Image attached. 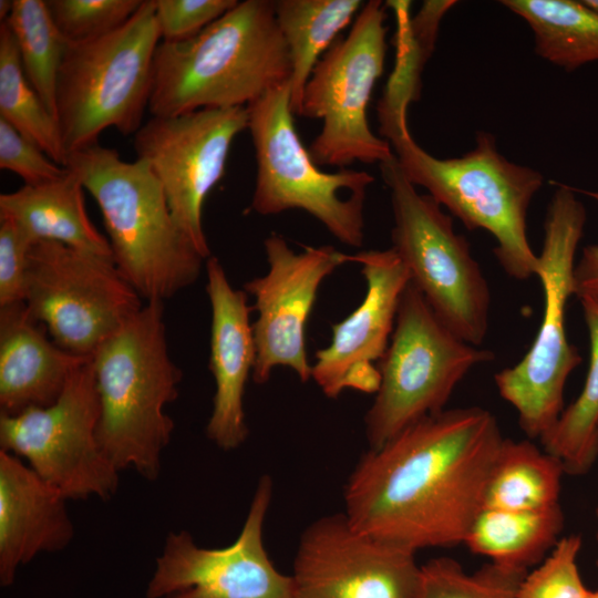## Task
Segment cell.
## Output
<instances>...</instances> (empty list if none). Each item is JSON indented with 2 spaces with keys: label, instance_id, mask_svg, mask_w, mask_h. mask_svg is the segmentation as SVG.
<instances>
[{
  "label": "cell",
  "instance_id": "obj_1",
  "mask_svg": "<svg viewBox=\"0 0 598 598\" xmlns=\"http://www.w3.org/2000/svg\"><path fill=\"white\" fill-rule=\"evenodd\" d=\"M503 440L480 406L425 416L361 456L344 486V515L414 553L464 544Z\"/></svg>",
  "mask_w": 598,
  "mask_h": 598
},
{
  "label": "cell",
  "instance_id": "obj_2",
  "mask_svg": "<svg viewBox=\"0 0 598 598\" xmlns=\"http://www.w3.org/2000/svg\"><path fill=\"white\" fill-rule=\"evenodd\" d=\"M290 73L275 1H238L198 34L159 42L148 112L175 116L203 109L247 107L289 83Z\"/></svg>",
  "mask_w": 598,
  "mask_h": 598
},
{
  "label": "cell",
  "instance_id": "obj_3",
  "mask_svg": "<svg viewBox=\"0 0 598 598\" xmlns=\"http://www.w3.org/2000/svg\"><path fill=\"white\" fill-rule=\"evenodd\" d=\"M381 133L391 144L406 178L424 187L468 229H484L496 241L494 255L512 278L537 276L538 256L527 238V212L544 183L528 166L509 162L497 150L495 137L478 132L475 146L453 158H437L410 135L405 112L380 111Z\"/></svg>",
  "mask_w": 598,
  "mask_h": 598
},
{
  "label": "cell",
  "instance_id": "obj_4",
  "mask_svg": "<svg viewBox=\"0 0 598 598\" xmlns=\"http://www.w3.org/2000/svg\"><path fill=\"white\" fill-rule=\"evenodd\" d=\"M64 167L95 199L114 264L142 299L164 302L197 280L206 259L177 227L146 162L96 142L69 153Z\"/></svg>",
  "mask_w": 598,
  "mask_h": 598
},
{
  "label": "cell",
  "instance_id": "obj_5",
  "mask_svg": "<svg viewBox=\"0 0 598 598\" xmlns=\"http://www.w3.org/2000/svg\"><path fill=\"white\" fill-rule=\"evenodd\" d=\"M100 400L99 441L121 472L155 481L174 421L182 370L168 353L164 303L146 302L91 358Z\"/></svg>",
  "mask_w": 598,
  "mask_h": 598
},
{
  "label": "cell",
  "instance_id": "obj_6",
  "mask_svg": "<svg viewBox=\"0 0 598 598\" xmlns=\"http://www.w3.org/2000/svg\"><path fill=\"white\" fill-rule=\"evenodd\" d=\"M159 42L154 0H143L118 29L68 43L55 87V120L66 156L99 142L106 128L123 135L140 130Z\"/></svg>",
  "mask_w": 598,
  "mask_h": 598
},
{
  "label": "cell",
  "instance_id": "obj_7",
  "mask_svg": "<svg viewBox=\"0 0 598 598\" xmlns=\"http://www.w3.org/2000/svg\"><path fill=\"white\" fill-rule=\"evenodd\" d=\"M556 186L546 210L538 256L537 277L544 293L540 327L523 359L494 377L499 395L516 410L518 424L530 440H540L557 423L565 409L567 380L581 362L567 337L566 310L575 296V257L587 213L573 187Z\"/></svg>",
  "mask_w": 598,
  "mask_h": 598
},
{
  "label": "cell",
  "instance_id": "obj_8",
  "mask_svg": "<svg viewBox=\"0 0 598 598\" xmlns=\"http://www.w3.org/2000/svg\"><path fill=\"white\" fill-rule=\"evenodd\" d=\"M257 164L250 209L264 216L301 209L340 243L361 247L364 199L374 177L365 171L319 169L293 123L286 83L247 106Z\"/></svg>",
  "mask_w": 598,
  "mask_h": 598
},
{
  "label": "cell",
  "instance_id": "obj_9",
  "mask_svg": "<svg viewBox=\"0 0 598 598\" xmlns=\"http://www.w3.org/2000/svg\"><path fill=\"white\" fill-rule=\"evenodd\" d=\"M380 169L393 213L391 248L406 266L410 281L448 329L481 346L489 327L491 290L470 243L439 203L415 190L395 155Z\"/></svg>",
  "mask_w": 598,
  "mask_h": 598
},
{
  "label": "cell",
  "instance_id": "obj_10",
  "mask_svg": "<svg viewBox=\"0 0 598 598\" xmlns=\"http://www.w3.org/2000/svg\"><path fill=\"white\" fill-rule=\"evenodd\" d=\"M494 357L491 350L470 344L448 329L410 281L400 299L389 347L378 364L379 389L364 416L370 448L445 410L464 377Z\"/></svg>",
  "mask_w": 598,
  "mask_h": 598
},
{
  "label": "cell",
  "instance_id": "obj_11",
  "mask_svg": "<svg viewBox=\"0 0 598 598\" xmlns=\"http://www.w3.org/2000/svg\"><path fill=\"white\" fill-rule=\"evenodd\" d=\"M381 1L370 0L348 35L320 58L305 86L300 115L322 122L309 146L317 165L382 164L394 156L391 144L377 136L367 110L384 69L386 28Z\"/></svg>",
  "mask_w": 598,
  "mask_h": 598
},
{
  "label": "cell",
  "instance_id": "obj_12",
  "mask_svg": "<svg viewBox=\"0 0 598 598\" xmlns=\"http://www.w3.org/2000/svg\"><path fill=\"white\" fill-rule=\"evenodd\" d=\"M24 303L60 348L82 358L144 306L112 258L52 240L30 248Z\"/></svg>",
  "mask_w": 598,
  "mask_h": 598
},
{
  "label": "cell",
  "instance_id": "obj_13",
  "mask_svg": "<svg viewBox=\"0 0 598 598\" xmlns=\"http://www.w3.org/2000/svg\"><path fill=\"white\" fill-rule=\"evenodd\" d=\"M99 422L100 400L89 359L49 406L0 414V446L25 458L68 501L110 499L118 488L120 471L100 444Z\"/></svg>",
  "mask_w": 598,
  "mask_h": 598
},
{
  "label": "cell",
  "instance_id": "obj_14",
  "mask_svg": "<svg viewBox=\"0 0 598 598\" xmlns=\"http://www.w3.org/2000/svg\"><path fill=\"white\" fill-rule=\"evenodd\" d=\"M247 128L248 110L239 106L152 116L134 134L136 158L150 166L174 221L206 260L204 203L225 174L234 140Z\"/></svg>",
  "mask_w": 598,
  "mask_h": 598
},
{
  "label": "cell",
  "instance_id": "obj_15",
  "mask_svg": "<svg viewBox=\"0 0 598 598\" xmlns=\"http://www.w3.org/2000/svg\"><path fill=\"white\" fill-rule=\"evenodd\" d=\"M272 491L271 477L262 475L243 527L228 546L202 547L189 532H171L155 559L145 597L290 598L291 575L275 567L264 542Z\"/></svg>",
  "mask_w": 598,
  "mask_h": 598
},
{
  "label": "cell",
  "instance_id": "obj_16",
  "mask_svg": "<svg viewBox=\"0 0 598 598\" xmlns=\"http://www.w3.org/2000/svg\"><path fill=\"white\" fill-rule=\"evenodd\" d=\"M415 554L355 529L344 513L320 517L300 536L290 598H417Z\"/></svg>",
  "mask_w": 598,
  "mask_h": 598
},
{
  "label": "cell",
  "instance_id": "obj_17",
  "mask_svg": "<svg viewBox=\"0 0 598 598\" xmlns=\"http://www.w3.org/2000/svg\"><path fill=\"white\" fill-rule=\"evenodd\" d=\"M268 271L244 285L255 299L252 323L257 357L252 379L266 383L278 365L288 367L302 382L311 378L306 352V326L323 279L338 267L350 262V255L334 247L303 246L292 250L276 233L264 241Z\"/></svg>",
  "mask_w": 598,
  "mask_h": 598
},
{
  "label": "cell",
  "instance_id": "obj_18",
  "mask_svg": "<svg viewBox=\"0 0 598 598\" xmlns=\"http://www.w3.org/2000/svg\"><path fill=\"white\" fill-rule=\"evenodd\" d=\"M361 265L367 290L362 302L343 320L332 324L330 343L316 352L311 378L328 398L344 390L377 393L378 364L394 329L401 296L410 272L392 249L350 255Z\"/></svg>",
  "mask_w": 598,
  "mask_h": 598
},
{
  "label": "cell",
  "instance_id": "obj_19",
  "mask_svg": "<svg viewBox=\"0 0 598 598\" xmlns=\"http://www.w3.org/2000/svg\"><path fill=\"white\" fill-rule=\"evenodd\" d=\"M206 292L212 308L208 368L215 381L207 437L224 451L238 448L248 436L244 410L246 383L257 350L247 295L233 288L217 257L206 260Z\"/></svg>",
  "mask_w": 598,
  "mask_h": 598
},
{
  "label": "cell",
  "instance_id": "obj_20",
  "mask_svg": "<svg viewBox=\"0 0 598 598\" xmlns=\"http://www.w3.org/2000/svg\"><path fill=\"white\" fill-rule=\"evenodd\" d=\"M68 499L20 457L0 450V586L43 553L65 549L74 537Z\"/></svg>",
  "mask_w": 598,
  "mask_h": 598
},
{
  "label": "cell",
  "instance_id": "obj_21",
  "mask_svg": "<svg viewBox=\"0 0 598 598\" xmlns=\"http://www.w3.org/2000/svg\"><path fill=\"white\" fill-rule=\"evenodd\" d=\"M89 359L60 348L24 302L0 307L1 414L49 406Z\"/></svg>",
  "mask_w": 598,
  "mask_h": 598
},
{
  "label": "cell",
  "instance_id": "obj_22",
  "mask_svg": "<svg viewBox=\"0 0 598 598\" xmlns=\"http://www.w3.org/2000/svg\"><path fill=\"white\" fill-rule=\"evenodd\" d=\"M83 190L68 169L60 179L1 194L0 218L14 221L33 243L58 241L113 259L109 239L90 220Z\"/></svg>",
  "mask_w": 598,
  "mask_h": 598
},
{
  "label": "cell",
  "instance_id": "obj_23",
  "mask_svg": "<svg viewBox=\"0 0 598 598\" xmlns=\"http://www.w3.org/2000/svg\"><path fill=\"white\" fill-rule=\"evenodd\" d=\"M561 506L547 511H506L483 507L472 523L464 545L474 554L504 567L528 571L561 537Z\"/></svg>",
  "mask_w": 598,
  "mask_h": 598
},
{
  "label": "cell",
  "instance_id": "obj_24",
  "mask_svg": "<svg viewBox=\"0 0 598 598\" xmlns=\"http://www.w3.org/2000/svg\"><path fill=\"white\" fill-rule=\"evenodd\" d=\"M363 7L361 0H278L275 13L287 44L291 110L300 115L305 86L320 58Z\"/></svg>",
  "mask_w": 598,
  "mask_h": 598
},
{
  "label": "cell",
  "instance_id": "obj_25",
  "mask_svg": "<svg viewBox=\"0 0 598 598\" xmlns=\"http://www.w3.org/2000/svg\"><path fill=\"white\" fill-rule=\"evenodd\" d=\"M561 462L530 440L504 439L492 467L483 507L547 511L560 505Z\"/></svg>",
  "mask_w": 598,
  "mask_h": 598
},
{
  "label": "cell",
  "instance_id": "obj_26",
  "mask_svg": "<svg viewBox=\"0 0 598 598\" xmlns=\"http://www.w3.org/2000/svg\"><path fill=\"white\" fill-rule=\"evenodd\" d=\"M533 30L536 53L566 71L598 61V11L584 1L504 0Z\"/></svg>",
  "mask_w": 598,
  "mask_h": 598
},
{
  "label": "cell",
  "instance_id": "obj_27",
  "mask_svg": "<svg viewBox=\"0 0 598 598\" xmlns=\"http://www.w3.org/2000/svg\"><path fill=\"white\" fill-rule=\"evenodd\" d=\"M579 301L589 337L586 380L578 396L539 440L573 476L587 474L598 460V300L585 297Z\"/></svg>",
  "mask_w": 598,
  "mask_h": 598
},
{
  "label": "cell",
  "instance_id": "obj_28",
  "mask_svg": "<svg viewBox=\"0 0 598 598\" xmlns=\"http://www.w3.org/2000/svg\"><path fill=\"white\" fill-rule=\"evenodd\" d=\"M0 118L33 141L56 164L65 165L58 123L27 79L7 22H0Z\"/></svg>",
  "mask_w": 598,
  "mask_h": 598
},
{
  "label": "cell",
  "instance_id": "obj_29",
  "mask_svg": "<svg viewBox=\"0 0 598 598\" xmlns=\"http://www.w3.org/2000/svg\"><path fill=\"white\" fill-rule=\"evenodd\" d=\"M4 22L16 39L27 79L55 118L56 80L68 42L54 24L47 1L12 0Z\"/></svg>",
  "mask_w": 598,
  "mask_h": 598
},
{
  "label": "cell",
  "instance_id": "obj_30",
  "mask_svg": "<svg viewBox=\"0 0 598 598\" xmlns=\"http://www.w3.org/2000/svg\"><path fill=\"white\" fill-rule=\"evenodd\" d=\"M528 571L487 563L473 573L450 557L421 565L417 598H516Z\"/></svg>",
  "mask_w": 598,
  "mask_h": 598
},
{
  "label": "cell",
  "instance_id": "obj_31",
  "mask_svg": "<svg viewBox=\"0 0 598 598\" xmlns=\"http://www.w3.org/2000/svg\"><path fill=\"white\" fill-rule=\"evenodd\" d=\"M143 0H47L58 30L68 43L103 37L122 27Z\"/></svg>",
  "mask_w": 598,
  "mask_h": 598
},
{
  "label": "cell",
  "instance_id": "obj_32",
  "mask_svg": "<svg viewBox=\"0 0 598 598\" xmlns=\"http://www.w3.org/2000/svg\"><path fill=\"white\" fill-rule=\"evenodd\" d=\"M581 537L561 536L548 555L522 579L516 598H586V588L579 569L578 555Z\"/></svg>",
  "mask_w": 598,
  "mask_h": 598
},
{
  "label": "cell",
  "instance_id": "obj_33",
  "mask_svg": "<svg viewBox=\"0 0 598 598\" xmlns=\"http://www.w3.org/2000/svg\"><path fill=\"white\" fill-rule=\"evenodd\" d=\"M0 168L17 174L24 185L62 178L68 168L52 161L33 141L0 118Z\"/></svg>",
  "mask_w": 598,
  "mask_h": 598
},
{
  "label": "cell",
  "instance_id": "obj_34",
  "mask_svg": "<svg viewBox=\"0 0 598 598\" xmlns=\"http://www.w3.org/2000/svg\"><path fill=\"white\" fill-rule=\"evenodd\" d=\"M161 41L189 39L231 8L237 0H154Z\"/></svg>",
  "mask_w": 598,
  "mask_h": 598
},
{
  "label": "cell",
  "instance_id": "obj_35",
  "mask_svg": "<svg viewBox=\"0 0 598 598\" xmlns=\"http://www.w3.org/2000/svg\"><path fill=\"white\" fill-rule=\"evenodd\" d=\"M33 244L14 221L0 218V307L24 302L28 255Z\"/></svg>",
  "mask_w": 598,
  "mask_h": 598
},
{
  "label": "cell",
  "instance_id": "obj_36",
  "mask_svg": "<svg viewBox=\"0 0 598 598\" xmlns=\"http://www.w3.org/2000/svg\"><path fill=\"white\" fill-rule=\"evenodd\" d=\"M581 193L598 202V190ZM575 296L598 300V244H590L582 248L581 255L574 268Z\"/></svg>",
  "mask_w": 598,
  "mask_h": 598
},
{
  "label": "cell",
  "instance_id": "obj_37",
  "mask_svg": "<svg viewBox=\"0 0 598 598\" xmlns=\"http://www.w3.org/2000/svg\"><path fill=\"white\" fill-rule=\"evenodd\" d=\"M12 9V0H1L0 1V20L4 22Z\"/></svg>",
  "mask_w": 598,
  "mask_h": 598
},
{
  "label": "cell",
  "instance_id": "obj_38",
  "mask_svg": "<svg viewBox=\"0 0 598 598\" xmlns=\"http://www.w3.org/2000/svg\"><path fill=\"white\" fill-rule=\"evenodd\" d=\"M584 2L590 8L598 11V0H584Z\"/></svg>",
  "mask_w": 598,
  "mask_h": 598
},
{
  "label": "cell",
  "instance_id": "obj_39",
  "mask_svg": "<svg viewBox=\"0 0 598 598\" xmlns=\"http://www.w3.org/2000/svg\"><path fill=\"white\" fill-rule=\"evenodd\" d=\"M586 598H598V589L596 590H589Z\"/></svg>",
  "mask_w": 598,
  "mask_h": 598
},
{
  "label": "cell",
  "instance_id": "obj_40",
  "mask_svg": "<svg viewBox=\"0 0 598 598\" xmlns=\"http://www.w3.org/2000/svg\"><path fill=\"white\" fill-rule=\"evenodd\" d=\"M595 515H596V518H597V522H598V505L596 506ZM596 540H597V544H598V528H597V533H596ZM596 564H597V567H598V556H597Z\"/></svg>",
  "mask_w": 598,
  "mask_h": 598
}]
</instances>
